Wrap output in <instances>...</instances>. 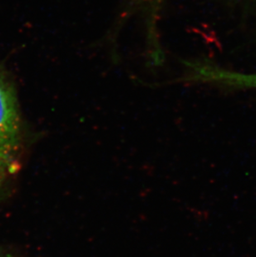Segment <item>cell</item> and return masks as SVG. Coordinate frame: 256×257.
Instances as JSON below:
<instances>
[{
    "label": "cell",
    "mask_w": 256,
    "mask_h": 257,
    "mask_svg": "<svg viewBox=\"0 0 256 257\" xmlns=\"http://www.w3.org/2000/svg\"><path fill=\"white\" fill-rule=\"evenodd\" d=\"M21 126L12 85L0 70V186L9 177L20 151Z\"/></svg>",
    "instance_id": "6da1fadb"
},
{
    "label": "cell",
    "mask_w": 256,
    "mask_h": 257,
    "mask_svg": "<svg viewBox=\"0 0 256 257\" xmlns=\"http://www.w3.org/2000/svg\"><path fill=\"white\" fill-rule=\"evenodd\" d=\"M166 0H127L126 9L121 13L119 25H122L132 15L140 14L144 19L148 54L150 62L155 65H161L164 60V52L160 43L158 20L162 6Z\"/></svg>",
    "instance_id": "7a4b0ae2"
},
{
    "label": "cell",
    "mask_w": 256,
    "mask_h": 257,
    "mask_svg": "<svg viewBox=\"0 0 256 257\" xmlns=\"http://www.w3.org/2000/svg\"><path fill=\"white\" fill-rule=\"evenodd\" d=\"M185 65L188 72L186 80L256 90V73H238L198 62H186Z\"/></svg>",
    "instance_id": "3957f363"
},
{
    "label": "cell",
    "mask_w": 256,
    "mask_h": 257,
    "mask_svg": "<svg viewBox=\"0 0 256 257\" xmlns=\"http://www.w3.org/2000/svg\"><path fill=\"white\" fill-rule=\"evenodd\" d=\"M0 257H8V256H5V255H2V254H0Z\"/></svg>",
    "instance_id": "277c9868"
}]
</instances>
